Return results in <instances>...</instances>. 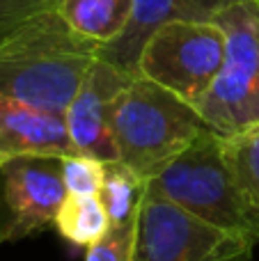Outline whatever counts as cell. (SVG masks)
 Returning a JSON list of instances; mask_svg holds the SVG:
<instances>
[{
	"mask_svg": "<svg viewBox=\"0 0 259 261\" xmlns=\"http://www.w3.org/2000/svg\"><path fill=\"white\" fill-rule=\"evenodd\" d=\"M136 220L124 225H110L108 231L92 248H87L85 261H133Z\"/></svg>",
	"mask_w": 259,
	"mask_h": 261,
	"instance_id": "16",
	"label": "cell"
},
{
	"mask_svg": "<svg viewBox=\"0 0 259 261\" xmlns=\"http://www.w3.org/2000/svg\"><path fill=\"white\" fill-rule=\"evenodd\" d=\"M255 243L200 220L174 202L142 195L133 261H250Z\"/></svg>",
	"mask_w": 259,
	"mask_h": 261,
	"instance_id": "6",
	"label": "cell"
},
{
	"mask_svg": "<svg viewBox=\"0 0 259 261\" xmlns=\"http://www.w3.org/2000/svg\"><path fill=\"white\" fill-rule=\"evenodd\" d=\"M53 225L71 245L92 248L108 231L110 220L99 195H67Z\"/></svg>",
	"mask_w": 259,
	"mask_h": 261,
	"instance_id": "12",
	"label": "cell"
},
{
	"mask_svg": "<svg viewBox=\"0 0 259 261\" xmlns=\"http://www.w3.org/2000/svg\"><path fill=\"white\" fill-rule=\"evenodd\" d=\"M147 188L218 229L259 243V216L225 161L223 138L211 128L151 176Z\"/></svg>",
	"mask_w": 259,
	"mask_h": 261,
	"instance_id": "3",
	"label": "cell"
},
{
	"mask_svg": "<svg viewBox=\"0 0 259 261\" xmlns=\"http://www.w3.org/2000/svg\"><path fill=\"white\" fill-rule=\"evenodd\" d=\"M239 0H136L131 25L117 41L99 48V58L122 71L138 76V58L156 28L170 21H214L225 7Z\"/></svg>",
	"mask_w": 259,
	"mask_h": 261,
	"instance_id": "10",
	"label": "cell"
},
{
	"mask_svg": "<svg viewBox=\"0 0 259 261\" xmlns=\"http://www.w3.org/2000/svg\"><path fill=\"white\" fill-rule=\"evenodd\" d=\"M106 163L83 153H69L62 158V176L67 195H99L103 186Z\"/></svg>",
	"mask_w": 259,
	"mask_h": 261,
	"instance_id": "15",
	"label": "cell"
},
{
	"mask_svg": "<svg viewBox=\"0 0 259 261\" xmlns=\"http://www.w3.org/2000/svg\"><path fill=\"white\" fill-rule=\"evenodd\" d=\"M67 199L60 156H18L0 165V243L41 234Z\"/></svg>",
	"mask_w": 259,
	"mask_h": 261,
	"instance_id": "7",
	"label": "cell"
},
{
	"mask_svg": "<svg viewBox=\"0 0 259 261\" xmlns=\"http://www.w3.org/2000/svg\"><path fill=\"white\" fill-rule=\"evenodd\" d=\"M60 0H0V41L46 9L58 7Z\"/></svg>",
	"mask_w": 259,
	"mask_h": 261,
	"instance_id": "17",
	"label": "cell"
},
{
	"mask_svg": "<svg viewBox=\"0 0 259 261\" xmlns=\"http://www.w3.org/2000/svg\"><path fill=\"white\" fill-rule=\"evenodd\" d=\"M225 32V60L209 92L195 106L220 138L259 124V5L239 0L214 18Z\"/></svg>",
	"mask_w": 259,
	"mask_h": 261,
	"instance_id": "4",
	"label": "cell"
},
{
	"mask_svg": "<svg viewBox=\"0 0 259 261\" xmlns=\"http://www.w3.org/2000/svg\"><path fill=\"white\" fill-rule=\"evenodd\" d=\"M223 153L259 216V124L232 138H223Z\"/></svg>",
	"mask_w": 259,
	"mask_h": 261,
	"instance_id": "14",
	"label": "cell"
},
{
	"mask_svg": "<svg viewBox=\"0 0 259 261\" xmlns=\"http://www.w3.org/2000/svg\"><path fill=\"white\" fill-rule=\"evenodd\" d=\"M96 53L58 7L46 9L0 41V96L64 115Z\"/></svg>",
	"mask_w": 259,
	"mask_h": 261,
	"instance_id": "1",
	"label": "cell"
},
{
	"mask_svg": "<svg viewBox=\"0 0 259 261\" xmlns=\"http://www.w3.org/2000/svg\"><path fill=\"white\" fill-rule=\"evenodd\" d=\"M257 5H259V0H257Z\"/></svg>",
	"mask_w": 259,
	"mask_h": 261,
	"instance_id": "18",
	"label": "cell"
},
{
	"mask_svg": "<svg viewBox=\"0 0 259 261\" xmlns=\"http://www.w3.org/2000/svg\"><path fill=\"white\" fill-rule=\"evenodd\" d=\"M133 78L136 76L122 71L119 67L96 55L76 96L64 110V122H67L73 153L92 156L101 163L117 161L113 110L117 96Z\"/></svg>",
	"mask_w": 259,
	"mask_h": 261,
	"instance_id": "8",
	"label": "cell"
},
{
	"mask_svg": "<svg viewBox=\"0 0 259 261\" xmlns=\"http://www.w3.org/2000/svg\"><path fill=\"white\" fill-rule=\"evenodd\" d=\"M209 128L195 106L145 76H136L115 101L113 135L117 161L145 181L186 151Z\"/></svg>",
	"mask_w": 259,
	"mask_h": 261,
	"instance_id": "2",
	"label": "cell"
},
{
	"mask_svg": "<svg viewBox=\"0 0 259 261\" xmlns=\"http://www.w3.org/2000/svg\"><path fill=\"white\" fill-rule=\"evenodd\" d=\"M73 153L64 115L0 96V165L18 156Z\"/></svg>",
	"mask_w": 259,
	"mask_h": 261,
	"instance_id": "9",
	"label": "cell"
},
{
	"mask_svg": "<svg viewBox=\"0 0 259 261\" xmlns=\"http://www.w3.org/2000/svg\"><path fill=\"white\" fill-rule=\"evenodd\" d=\"M147 190V181L136 170L122 161L106 163L103 186H101L99 199L108 213L110 225H124L138 218L142 195Z\"/></svg>",
	"mask_w": 259,
	"mask_h": 261,
	"instance_id": "13",
	"label": "cell"
},
{
	"mask_svg": "<svg viewBox=\"0 0 259 261\" xmlns=\"http://www.w3.org/2000/svg\"><path fill=\"white\" fill-rule=\"evenodd\" d=\"M225 46V32L216 21H170L145 41L138 76L197 106L223 67Z\"/></svg>",
	"mask_w": 259,
	"mask_h": 261,
	"instance_id": "5",
	"label": "cell"
},
{
	"mask_svg": "<svg viewBox=\"0 0 259 261\" xmlns=\"http://www.w3.org/2000/svg\"><path fill=\"white\" fill-rule=\"evenodd\" d=\"M136 0H60L58 12L69 28L99 48L126 32Z\"/></svg>",
	"mask_w": 259,
	"mask_h": 261,
	"instance_id": "11",
	"label": "cell"
}]
</instances>
